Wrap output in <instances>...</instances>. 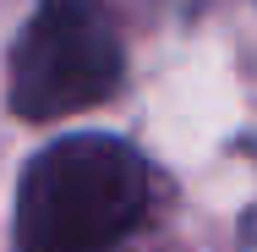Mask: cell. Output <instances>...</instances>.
Segmentation results:
<instances>
[{"instance_id":"6da1fadb","label":"cell","mask_w":257,"mask_h":252,"mask_svg":"<svg viewBox=\"0 0 257 252\" xmlns=\"http://www.w3.org/2000/svg\"><path fill=\"white\" fill-rule=\"evenodd\" d=\"M154 203V170L126 137L77 132L22 170L11 236L17 252H115Z\"/></svg>"},{"instance_id":"7a4b0ae2","label":"cell","mask_w":257,"mask_h":252,"mask_svg":"<svg viewBox=\"0 0 257 252\" xmlns=\"http://www.w3.org/2000/svg\"><path fill=\"white\" fill-rule=\"evenodd\" d=\"M126 55L104 0H39L11 44L6 104L22 121H60L120 88Z\"/></svg>"}]
</instances>
